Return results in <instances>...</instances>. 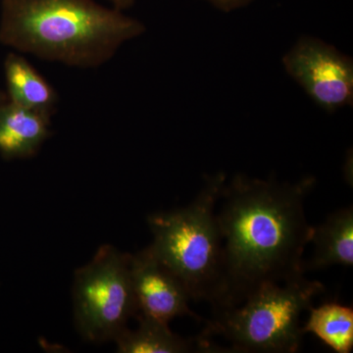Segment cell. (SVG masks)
<instances>
[{
	"instance_id": "obj_1",
	"label": "cell",
	"mask_w": 353,
	"mask_h": 353,
	"mask_svg": "<svg viewBox=\"0 0 353 353\" xmlns=\"http://www.w3.org/2000/svg\"><path fill=\"white\" fill-rule=\"evenodd\" d=\"M315 183L313 176L282 183L239 174L226 180L216 211L224 297L213 310L241 303L265 283L304 275L303 255L313 232L304 201Z\"/></svg>"
},
{
	"instance_id": "obj_2",
	"label": "cell",
	"mask_w": 353,
	"mask_h": 353,
	"mask_svg": "<svg viewBox=\"0 0 353 353\" xmlns=\"http://www.w3.org/2000/svg\"><path fill=\"white\" fill-rule=\"evenodd\" d=\"M145 26L94 0H3L0 41L41 59L92 68L105 63Z\"/></svg>"
},
{
	"instance_id": "obj_3",
	"label": "cell",
	"mask_w": 353,
	"mask_h": 353,
	"mask_svg": "<svg viewBox=\"0 0 353 353\" xmlns=\"http://www.w3.org/2000/svg\"><path fill=\"white\" fill-rule=\"evenodd\" d=\"M226 180L223 173L208 176L189 205L148 217L153 254L182 282L190 299L208 301L213 309L224 297L223 245L216 206Z\"/></svg>"
},
{
	"instance_id": "obj_4",
	"label": "cell",
	"mask_w": 353,
	"mask_h": 353,
	"mask_svg": "<svg viewBox=\"0 0 353 353\" xmlns=\"http://www.w3.org/2000/svg\"><path fill=\"white\" fill-rule=\"evenodd\" d=\"M324 290V285L304 275L265 283L241 303L213 310L201 338L222 336L232 352H296L303 336L301 316Z\"/></svg>"
},
{
	"instance_id": "obj_5",
	"label": "cell",
	"mask_w": 353,
	"mask_h": 353,
	"mask_svg": "<svg viewBox=\"0 0 353 353\" xmlns=\"http://www.w3.org/2000/svg\"><path fill=\"white\" fill-rule=\"evenodd\" d=\"M131 254L105 245L75 273L74 317L77 330L90 343L114 341L136 317Z\"/></svg>"
},
{
	"instance_id": "obj_6",
	"label": "cell",
	"mask_w": 353,
	"mask_h": 353,
	"mask_svg": "<svg viewBox=\"0 0 353 353\" xmlns=\"http://www.w3.org/2000/svg\"><path fill=\"white\" fill-rule=\"evenodd\" d=\"M285 71L323 110L353 103V62L334 46L303 37L283 57Z\"/></svg>"
},
{
	"instance_id": "obj_7",
	"label": "cell",
	"mask_w": 353,
	"mask_h": 353,
	"mask_svg": "<svg viewBox=\"0 0 353 353\" xmlns=\"http://www.w3.org/2000/svg\"><path fill=\"white\" fill-rule=\"evenodd\" d=\"M131 280L137 316L169 324L179 316L202 320L190 308L182 282L153 254L150 246L131 255Z\"/></svg>"
},
{
	"instance_id": "obj_8",
	"label": "cell",
	"mask_w": 353,
	"mask_h": 353,
	"mask_svg": "<svg viewBox=\"0 0 353 353\" xmlns=\"http://www.w3.org/2000/svg\"><path fill=\"white\" fill-rule=\"evenodd\" d=\"M50 134V114L8 101L0 106V154L32 157Z\"/></svg>"
},
{
	"instance_id": "obj_9",
	"label": "cell",
	"mask_w": 353,
	"mask_h": 353,
	"mask_svg": "<svg viewBox=\"0 0 353 353\" xmlns=\"http://www.w3.org/2000/svg\"><path fill=\"white\" fill-rule=\"evenodd\" d=\"M312 257L303 263V272L321 270L333 265L352 267L353 264V209L334 211L320 226L313 228Z\"/></svg>"
},
{
	"instance_id": "obj_10",
	"label": "cell",
	"mask_w": 353,
	"mask_h": 353,
	"mask_svg": "<svg viewBox=\"0 0 353 353\" xmlns=\"http://www.w3.org/2000/svg\"><path fill=\"white\" fill-rule=\"evenodd\" d=\"M139 327L136 330L125 329L114 340L120 353H185L209 352V347L201 336L187 340L171 331L169 324L137 316Z\"/></svg>"
},
{
	"instance_id": "obj_11",
	"label": "cell",
	"mask_w": 353,
	"mask_h": 353,
	"mask_svg": "<svg viewBox=\"0 0 353 353\" xmlns=\"http://www.w3.org/2000/svg\"><path fill=\"white\" fill-rule=\"evenodd\" d=\"M4 73L9 101L50 115L54 111L57 92L28 60L10 53L4 62Z\"/></svg>"
},
{
	"instance_id": "obj_12",
	"label": "cell",
	"mask_w": 353,
	"mask_h": 353,
	"mask_svg": "<svg viewBox=\"0 0 353 353\" xmlns=\"http://www.w3.org/2000/svg\"><path fill=\"white\" fill-rule=\"evenodd\" d=\"M310 315L303 333L315 334L338 353H350L353 347V309L336 303L309 309Z\"/></svg>"
},
{
	"instance_id": "obj_13",
	"label": "cell",
	"mask_w": 353,
	"mask_h": 353,
	"mask_svg": "<svg viewBox=\"0 0 353 353\" xmlns=\"http://www.w3.org/2000/svg\"><path fill=\"white\" fill-rule=\"evenodd\" d=\"M205 1L223 12H232L248 6L253 0H205Z\"/></svg>"
},
{
	"instance_id": "obj_14",
	"label": "cell",
	"mask_w": 353,
	"mask_h": 353,
	"mask_svg": "<svg viewBox=\"0 0 353 353\" xmlns=\"http://www.w3.org/2000/svg\"><path fill=\"white\" fill-rule=\"evenodd\" d=\"M114 8L119 9L123 11L125 9L130 8L134 3V0H108Z\"/></svg>"
},
{
	"instance_id": "obj_15",
	"label": "cell",
	"mask_w": 353,
	"mask_h": 353,
	"mask_svg": "<svg viewBox=\"0 0 353 353\" xmlns=\"http://www.w3.org/2000/svg\"><path fill=\"white\" fill-rule=\"evenodd\" d=\"M6 97H4L3 94H0V106H1L2 104L6 103Z\"/></svg>"
}]
</instances>
